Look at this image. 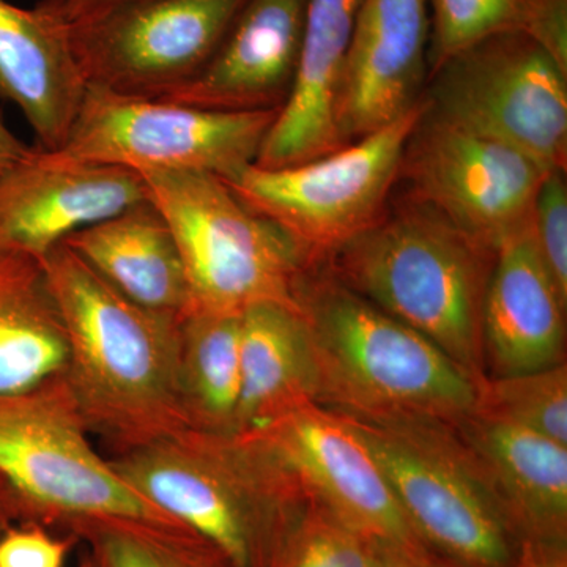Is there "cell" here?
Here are the masks:
<instances>
[{"instance_id": "cell-1", "label": "cell", "mask_w": 567, "mask_h": 567, "mask_svg": "<svg viewBox=\"0 0 567 567\" xmlns=\"http://www.w3.org/2000/svg\"><path fill=\"white\" fill-rule=\"evenodd\" d=\"M40 262L65 334L62 377L91 435L115 457L192 427L182 317L134 303L65 244Z\"/></svg>"}, {"instance_id": "cell-2", "label": "cell", "mask_w": 567, "mask_h": 567, "mask_svg": "<svg viewBox=\"0 0 567 567\" xmlns=\"http://www.w3.org/2000/svg\"><path fill=\"white\" fill-rule=\"evenodd\" d=\"M300 309L316 358L317 404L368 423L446 427L475 412V377L333 274L309 271Z\"/></svg>"}, {"instance_id": "cell-3", "label": "cell", "mask_w": 567, "mask_h": 567, "mask_svg": "<svg viewBox=\"0 0 567 567\" xmlns=\"http://www.w3.org/2000/svg\"><path fill=\"white\" fill-rule=\"evenodd\" d=\"M330 262L353 292L424 336L477 382L486 377L483 309L494 248L405 196Z\"/></svg>"}, {"instance_id": "cell-4", "label": "cell", "mask_w": 567, "mask_h": 567, "mask_svg": "<svg viewBox=\"0 0 567 567\" xmlns=\"http://www.w3.org/2000/svg\"><path fill=\"white\" fill-rule=\"evenodd\" d=\"M110 461L126 486L234 567H270L305 499L254 434L188 427Z\"/></svg>"}, {"instance_id": "cell-5", "label": "cell", "mask_w": 567, "mask_h": 567, "mask_svg": "<svg viewBox=\"0 0 567 567\" xmlns=\"http://www.w3.org/2000/svg\"><path fill=\"white\" fill-rule=\"evenodd\" d=\"M141 175L181 251L186 315L240 316L267 303L301 311V287L316 267L281 227L249 210L216 175Z\"/></svg>"}, {"instance_id": "cell-6", "label": "cell", "mask_w": 567, "mask_h": 567, "mask_svg": "<svg viewBox=\"0 0 567 567\" xmlns=\"http://www.w3.org/2000/svg\"><path fill=\"white\" fill-rule=\"evenodd\" d=\"M0 475L20 496L25 524L65 529L121 518L182 527L126 486L96 451L62 375L0 393Z\"/></svg>"}, {"instance_id": "cell-7", "label": "cell", "mask_w": 567, "mask_h": 567, "mask_svg": "<svg viewBox=\"0 0 567 567\" xmlns=\"http://www.w3.org/2000/svg\"><path fill=\"white\" fill-rule=\"evenodd\" d=\"M344 417L374 454L429 550L461 567L516 565L524 540L456 427Z\"/></svg>"}, {"instance_id": "cell-8", "label": "cell", "mask_w": 567, "mask_h": 567, "mask_svg": "<svg viewBox=\"0 0 567 567\" xmlns=\"http://www.w3.org/2000/svg\"><path fill=\"white\" fill-rule=\"evenodd\" d=\"M425 99L338 151L284 167H246L224 182L254 213L270 219L319 267L382 218Z\"/></svg>"}, {"instance_id": "cell-9", "label": "cell", "mask_w": 567, "mask_h": 567, "mask_svg": "<svg viewBox=\"0 0 567 567\" xmlns=\"http://www.w3.org/2000/svg\"><path fill=\"white\" fill-rule=\"evenodd\" d=\"M279 110L212 111L87 85L65 144V163L134 173H204L233 181L256 164Z\"/></svg>"}, {"instance_id": "cell-10", "label": "cell", "mask_w": 567, "mask_h": 567, "mask_svg": "<svg viewBox=\"0 0 567 567\" xmlns=\"http://www.w3.org/2000/svg\"><path fill=\"white\" fill-rule=\"evenodd\" d=\"M432 78L429 111L566 173L567 71L525 33L481 41Z\"/></svg>"}, {"instance_id": "cell-11", "label": "cell", "mask_w": 567, "mask_h": 567, "mask_svg": "<svg viewBox=\"0 0 567 567\" xmlns=\"http://www.w3.org/2000/svg\"><path fill=\"white\" fill-rule=\"evenodd\" d=\"M246 0H132L70 22L91 87L162 99L194 80L218 50Z\"/></svg>"}, {"instance_id": "cell-12", "label": "cell", "mask_w": 567, "mask_h": 567, "mask_svg": "<svg viewBox=\"0 0 567 567\" xmlns=\"http://www.w3.org/2000/svg\"><path fill=\"white\" fill-rule=\"evenodd\" d=\"M548 173L517 148L446 121L427 106L406 144L399 177L409 185L406 196L496 249L528 221Z\"/></svg>"}, {"instance_id": "cell-13", "label": "cell", "mask_w": 567, "mask_h": 567, "mask_svg": "<svg viewBox=\"0 0 567 567\" xmlns=\"http://www.w3.org/2000/svg\"><path fill=\"white\" fill-rule=\"evenodd\" d=\"M245 434L262 440L305 498L350 527L386 547H425L347 417L312 402Z\"/></svg>"}, {"instance_id": "cell-14", "label": "cell", "mask_w": 567, "mask_h": 567, "mask_svg": "<svg viewBox=\"0 0 567 567\" xmlns=\"http://www.w3.org/2000/svg\"><path fill=\"white\" fill-rule=\"evenodd\" d=\"M431 0H363L338 96L342 145L379 132L423 100Z\"/></svg>"}, {"instance_id": "cell-15", "label": "cell", "mask_w": 567, "mask_h": 567, "mask_svg": "<svg viewBox=\"0 0 567 567\" xmlns=\"http://www.w3.org/2000/svg\"><path fill=\"white\" fill-rule=\"evenodd\" d=\"M148 200L141 174L39 151L0 177V244L43 259L70 235Z\"/></svg>"}, {"instance_id": "cell-16", "label": "cell", "mask_w": 567, "mask_h": 567, "mask_svg": "<svg viewBox=\"0 0 567 567\" xmlns=\"http://www.w3.org/2000/svg\"><path fill=\"white\" fill-rule=\"evenodd\" d=\"M309 0H246L210 61L162 100L212 111L281 110L300 58Z\"/></svg>"}, {"instance_id": "cell-17", "label": "cell", "mask_w": 567, "mask_h": 567, "mask_svg": "<svg viewBox=\"0 0 567 567\" xmlns=\"http://www.w3.org/2000/svg\"><path fill=\"white\" fill-rule=\"evenodd\" d=\"M85 91L63 0L32 9L0 0V99L24 115L39 151L65 144Z\"/></svg>"}, {"instance_id": "cell-18", "label": "cell", "mask_w": 567, "mask_h": 567, "mask_svg": "<svg viewBox=\"0 0 567 567\" xmlns=\"http://www.w3.org/2000/svg\"><path fill=\"white\" fill-rule=\"evenodd\" d=\"M566 306L537 251L529 216L495 249L483 309L484 364L491 377L565 363Z\"/></svg>"}, {"instance_id": "cell-19", "label": "cell", "mask_w": 567, "mask_h": 567, "mask_svg": "<svg viewBox=\"0 0 567 567\" xmlns=\"http://www.w3.org/2000/svg\"><path fill=\"white\" fill-rule=\"evenodd\" d=\"M363 0H309L289 96L276 115L257 166L284 167L344 147L334 106Z\"/></svg>"}, {"instance_id": "cell-20", "label": "cell", "mask_w": 567, "mask_h": 567, "mask_svg": "<svg viewBox=\"0 0 567 567\" xmlns=\"http://www.w3.org/2000/svg\"><path fill=\"white\" fill-rule=\"evenodd\" d=\"M525 543L567 546V446L473 412L456 427Z\"/></svg>"}, {"instance_id": "cell-21", "label": "cell", "mask_w": 567, "mask_h": 567, "mask_svg": "<svg viewBox=\"0 0 567 567\" xmlns=\"http://www.w3.org/2000/svg\"><path fill=\"white\" fill-rule=\"evenodd\" d=\"M63 244L142 308L177 317L188 312V282L177 241L151 200L85 227Z\"/></svg>"}, {"instance_id": "cell-22", "label": "cell", "mask_w": 567, "mask_h": 567, "mask_svg": "<svg viewBox=\"0 0 567 567\" xmlns=\"http://www.w3.org/2000/svg\"><path fill=\"white\" fill-rule=\"evenodd\" d=\"M241 393L234 434L252 432L306 404L319 379L301 311L257 305L241 315Z\"/></svg>"}, {"instance_id": "cell-23", "label": "cell", "mask_w": 567, "mask_h": 567, "mask_svg": "<svg viewBox=\"0 0 567 567\" xmlns=\"http://www.w3.org/2000/svg\"><path fill=\"white\" fill-rule=\"evenodd\" d=\"M66 341L40 259L0 244V393L62 375Z\"/></svg>"}, {"instance_id": "cell-24", "label": "cell", "mask_w": 567, "mask_h": 567, "mask_svg": "<svg viewBox=\"0 0 567 567\" xmlns=\"http://www.w3.org/2000/svg\"><path fill=\"white\" fill-rule=\"evenodd\" d=\"M241 315L193 312L181 323V388L194 429L234 434L241 393Z\"/></svg>"}, {"instance_id": "cell-25", "label": "cell", "mask_w": 567, "mask_h": 567, "mask_svg": "<svg viewBox=\"0 0 567 567\" xmlns=\"http://www.w3.org/2000/svg\"><path fill=\"white\" fill-rule=\"evenodd\" d=\"M66 536L87 547L95 567H234L189 529L99 518L74 522Z\"/></svg>"}, {"instance_id": "cell-26", "label": "cell", "mask_w": 567, "mask_h": 567, "mask_svg": "<svg viewBox=\"0 0 567 567\" xmlns=\"http://www.w3.org/2000/svg\"><path fill=\"white\" fill-rule=\"evenodd\" d=\"M390 548L305 498L287 522L270 567H385Z\"/></svg>"}, {"instance_id": "cell-27", "label": "cell", "mask_w": 567, "mask_h": 567, "mask_svg": "<svg viewBox=\"0 0 567 567\" xmlns=\"http://www.w3.org/2000/svg\"><path fill=\"white\" fill-rule=\"evenodd\" d=\"M475 412L537 432L567 446V365L477 383Z\"/></svg>"}, {"instance_id": "cell-28", "label": "cell", "mask_w": 567, "mask_h": 567, "mask_svg": "<svg viewBox=\"0 0 567 567\" xmlns=\"http://www.w3.org/2000/svg\"><path fill=\"white\" fill-rule=\"evenodd\" d=\"M524 0H431V73L481 41L520 32Z\"/></svg>"}, {"instance_id": "cell-29", "label": "cell", "mask_w": 567, "mask_h": 567, "mask_svg": "<svg viewBox=\"0 0 567 567\" xmlns=\"http://www.w3.org/2000/svg\"><path fill=\"white\" fill-rule=\"evenodd\" d=\"M533 237L548 275L567 300V188L565 171H551L537 192Z\"/></svg>"}, {"instance_id": "cell-30", "label": "cell", "mask_w": 567, "mask_h": 567, "mask_svg": "<svg viewBox=\"0 0 567 567\" xmlns=\"http://www.w3.org/2000/svg\"><path fill=\"white\" fill-rule=\"evenodd\" d=\"M74 543L41 525H13L0 535V567H63Z\"/></svg>"}, {"instance_id": "cell-31", "label": "cell", "mask_w": 567, "mask_h": 567, "mask_svg": "<svg viewBox=\"0 0 567 567\" xmlns=\"http://www.w3.org/2000/svg\"><path fill=\"white\" fill-rule=\"evenodd\" d=\"M520 32L567 71V0H524Z\"/></svg>"}, {"instance_id": "cell-32", "label": "cell", "mask_w": 567, "mask_h": 567, "mask_svg": "<svg viewBox=\"0 0 567 567\" xmlns=\"http://www.w3.org/2000/svg\"><path fill=\"white\" fill-rule=\"evenodd\" d=\"M513 567H567V546L525 543Z\"/></svg>"}, {"instance_id": "cell-33", "label": "cell", "mask_w": 567, "mask_h": 567, "mask_svg": "<svg viewBox=\"0 0 567 567\" xmlns=\"http://www.w3.org/2000/svg\"><path fill=\"white\" fill-rule=\"evenodd\" d=\"M35 145H28L17 134L11 133L7 123L0 117V177L17 167L18 164L31 158Z\"/></svg>"}, {"instance_id": "cell-34", "label": "cell", "mask_w": 567, "mask_h": 567, "mask_svg": "<svg viewBox=\"0 0 567 567\" xmlns=\"http://www.w3.org/2000/svg\"><path fill=\"white\" fill-rule=\"evenodd\" d=\"M385 567H461L440 557L427 547L390 548Z\"/></svg>"}, {"instance_id": "cell-35", "label": "cell", "mask_w": 567, "mask_h": 567, "mask_svg": "<svg viewBox=\"0 0 567 567\" xmlns=\"http://www.w3.org/2000/svg\"><path fill=\"white\" fill-rule=\"evenodd\" d=\"M21 524H25L24 506L9 481L0 475V535L13 525Z\"/></svg>"}, {"instance_id": "cell-36", "label": "cell", "mask_w": 567, "mask_h": 567, "mask_svg": "<svg viewBox=\"0 0 567 567\" xmlns=\"http://www.w3.org/2000/svg\"><path fill=\"white\" fill-rule=\"evenodd\" d=\"M126 2L132 0H63V10H65L66 20L78 22L89 20Z\"/></svg>"}, {"instance_id": "cell-37", "label": "cell", "mask_w": 567, "mask_h": 567, "mask_svg": "<svg viewBox=\"0 0 567 567\" xmlns=\"http://www.w3.org/2000/svg\"><path fill=\"white\" fill-rule=\"evenodd\" d=\"M81 567H95V566H93L91 559H89L84 555V557H82Z\"/></svg>"}]
</instances>
